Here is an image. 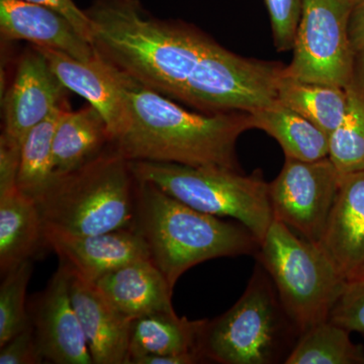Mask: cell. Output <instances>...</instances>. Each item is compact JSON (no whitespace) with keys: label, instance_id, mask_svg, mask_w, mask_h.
I'll use <instances>...</instances> for the list:
<instances>
[{"label":"cell","instance_id":"cell-1","mask_svg":"<svg viewBox=\"0 0 364 364\" xmlns=\"http://www.w3.org/2000/svg\"><path fill=\"white\" fill-rule=\"evenodd\" d=\"M130 109V126L112 143L129 161L176 163L240 170L236 143L254 129L248 112L196 114L112 65Z\"/></svg>","mask_w":364,"mask_h":364},{"label":"cell","instance_id":"cell-2","mask_svg":"<svg viewBox=\"0 0 364 364\" xmlns=\"http://www.w3.org/2000/svg\"><path fill=\"white\" fill-rule=\"evenodd\" d=\"M95 52L139 83L181 100L215 41L195 26L158 20L138 0H97L86 9Z\"/></svg>","mask_w":364,"mask_h":364},{"label":"cell","instance_id":"cell-3","mask_svg":"<svg viewBox=\"0 0 364 364\" xmlns=\"http://www.w3.org/2000/svg\"><path fill=\"white\" fill-rule=\"evenodd\" d=\"M134 230L174 289L189 268L220 257L256 254L259 242L243 225L223 221L136 179Z\"/></svg>","mask_w":364,"mask_h":364},{"label":"cell","instance_id":"cell-4","mask_svg":"<svg viewBox=\"0 0 364 364\" xmlns=\"http://www.w3.org/2000/svg\"><path fill=\"white\" fill-rule=\"evenodd\" d=\"M36 202L44 229L78 236L133 229L136 178L130 161L111 145L80 168L55 176Z\"/></svg>","mask_w":364,"mask_h":364},{"label":"cell","instance_id":"cell-5","mask_svg":"<svg viewBox=\"0 0 364 364\" xmlns=\"http://www.w3.org/2000/svg\"><path fill=\"white\" fill-rule=\"evenodd\" d=\"M299 336L272 280L257 261L241 298L226 313L207 318L198 351L203 363H284Z\"/></svg>","mask_w":364,"mask_h":364},{"label":"cell","instance_id":"cell-6","mask_svg":"<svg viewBox=\"0 0 364 364\" xmlns=\"http://www.w3.org/2000/svg\"><path fill=\"white\" fill-rule=\"evenodd\" d=\"M255 255L301 334L329 320L348 282L320 244L273 220Z\"/></svg>","mask_w":364,"mask_h":364},{"label":"cell","instance_id":"cell-7","mask_svg":"<svg viewBox=\"0 0 364 364\" xmlns=\"http://www.w3.org/2000/svg\"><path fill=\"white\" fill-rule=\"evenodd\" d=\"M130 166L136 181L151 182L205 214L236 220L259 244L274 220L269 183L259 171L243 176L225 167L153 161H130Z\"/></svg>","mask_w":364,"mask_h":364},{"label":"cell","instance_id":"cell-8","mask_svg":"<svg viewBox=\"0 0 364 364\" xmlns=\"http://www.w3.org/2000/svg\"><path fill=\"white\" fill-rule=\"evenodd\" d=\"M284 67L239 56L215 42L188 79L181 102L205 114H252L279 100Z\"/></svg>","mask_w":364,"mask_h":364},{"label":"cell","instance_id":"cell-9","mask_svg":"<svg viewBox=\"0 0 364 364\" xmlns=\"http://www.w3.org/2000/svg\"><path fill=\"white\" fill-rule=\"evenodd\" d=\"M352 6L353 0H303L293 60L284 76L346 87L356 57L348 33Z\"/></svg>","mask_w":364,"mask_h":364},{"label":"cell","instance_id":"cell-10","mask_svg":"<svg viewBox=\"0 0 364 364\" xmlns=\"http://www.w3.org/2000/svg\"><path fill=\"white\" fill-rule=\"evenodd\" d=\"M341 174L329 157L316 161L286 157L282 171L269 183L274 220L318 243L338 195Z\"/></svg>","mask_w":364,"mask_h":364},{"label":"cell","instance_id":"cell-11","mask_svg":"<svg viewBox=\"0 0 364 364\" xmlns=\"http://www.w3.org/2000/svg\"><path fill=\"white\" fill-rule=\"evenodd\" d=\"M71 273L60 263L44 291L28 306L43 358L55 364H95L70 294Z\"/></svg>","mask_w":364,"mask_h":364},{"label":"cell","instance_id":"cell-12","mask_svg":"<svg viewBox=\"0 0 364 364\" xmlns=\"http://www.w3.org/2000/svg\"><path fill=\"white\" fill-rule=\"evenodd\" d=\"M66 87L35 47L21 56L11 87L2 100V136L21 144L28 132L63 105Z\"/></svg>","mask_w":364,"mask_h":364},{"label":"cell","instance_id":"cell-13","mask_svg":"<svg viewBox=\"0 0 364 364\" xmlns=\"http://www.w3.org/2000/svg\"><path fill=\"white\" fill-rule=\"evenodd\" d=\"M44 240L61 264L90 284L133 261L151 259L147 244L134 229L85 236L44 229Z\"/></svg>","mask_w":364,"mask_h":364},{"label":"cell","instance_id":"cell-14","mask_svg":"<svg viewBox=\"0 0 364 364\" xmlns=\"http://www.w3.org/2000/svg\"><path fill=\"white\" fill-rule=\"evenodd\" d=\"M42 53L66 90L77 93L97 109L107 123L112 143L130 126L128 102L109 62L100 57L80 61L51 48L33 46Z\"/></svg>","mask_w":364,"mask_h":364},{"label":"cell","instance_id":"cell-15","mask_svg":"<svg viewBox=\"0 0 364 364\" xmlns=\"http://www.w3.org/2000/svg\"><path fill=\"white\" fill-rule=\"evenodd\" d=\"M0 33L6 42L28 41L33 46L51 48L80 61H92L97 57L93 46L63 14L42 4L0 0Z\"/></svg>","mask_w":364,"mask_h":364},{"label":"cell","instance_id":"cell-16","mask_svg":"<svg viewBox=\"0 0 364 364\" xmlns=\"http://www.w3.org/2000/svg\"><path fill=\"white\" fill-rule=\"evenodd\" d=\"M318 244L347 282L364 277V171L341 174L338 195Z\"/></svg>","mask_w":364,"mask_h":364},{"label":"cell","instance_id":"cell-17","mask_svg":"<svg viewBox=\"0 0 364 364\" xmlns=\"http://www.w3.org/2000/svg\"><path fill=\"white\" fill-rule=\"evenodd\" d=\"M70 273L72 303L93 363L129 364L132 321L122 315L95 284Z\"/></svg>","mask_w":364,"mask_h":364},{"label":"cell","instance_id":"cell-18","mask_svg":"<svg viewBox=\"0 0 364 364\" xmlns=\"http://www.w3.org/2000/svg\"><path fill=\"white\" fill-rule=\"evenodd\" d=\"M95 287L122 315L134 318L174 311L173 289L151 259H141L112 270Z\"/></svg>","mask_w":364,"mask_h":364},{"label":"cell","instance_id":"cell-19","mask_svg":"<svg viewBox=\"0 0 364 364\" xmlns=\"http://www.w3.org/2000/svg\"><path fill=\"white\" fill-rule=\"evenodd\" d=\"M44 227L37 202L18 186L0 193L1 275L32 259L44 247Z\"/></svg>","mask_w":364,"mask_h":364},{"label":"cell","instance_id":"cell-20","mask_svg":"<svg viewBox=\"0 0 364 364\" xmlns=\"http://www.w3.org/2000/svg\"><path fill=\"white\" fill-rule=\"evenodd\" d=\"M107 145H112V136L97 109L90 105L77 112L64 109L53 140L55 173L80 168L107 150Z\"/></svg>","mask_w":364,"mask_h":364},{"label":"cell","instance_id":"cell-21","mask_svg":"<svg viewBox=\"0 0 364 364\" xmlns=\"http://www.w3.org/2000/svg\"><path fill=\"white\" fill-rule=\"evenodd\" d=\"M207 318L189 320L174 311L149 314L131 323L130 360L148 355L198 353V344Z\"/></svg>","mask_w":364,"mask_h":364},{"label":"cell","instance_id":"cell-22","mask_svg":"<svg viewBox=\"0 0 364 364\" xmlns=\"http://www.w3.org/2000/svg\"><path fill=\"white\" fill-rule=\"evenodd\" d=\"M250 114L254 129H260L274 138L286 157L301 161L329 157L330 136L279 100Z\"/></svg>","mask_w":364,"mask_h":364},{"label":"cell","instance_id":"cell-23","mask_svg":"<svg viewBox=\"0 0 364 364\" xmlns=\"http://www.w3.org/2000/svg\"><path fill=\"white\" fill-rule=\"evenodd\" d=\"M345 90L346 112L329 142V158L340 174L364 171V51L356 53L353 74Z\"/></svg>","mask_w":364,"mask_h":364},{"label":"cell","instance_id":"cell-24","mask_svg":"<svg viewBox=\"0 0 364 364\" xmlns=\"http://www.w3.org/2000/svg\"><path fill=\"white\" fill-rule=\"evenodd\" d=\"M279 100L329 136L341 124L347 107L345 88L286 76L280 81Z\"/></svg>","mask_w":364,"mask_h":364},{"label":"cell","instance_id":"cell-25","mask_svg":"<svg viewBox=\"0 0 364 364\" xmlns=\"http://www.w3.org/2000/svg\"><path fill=\"white\" fill-rule=\"evenodd\" d=\"M64 109V105L56 107L44 122L28 132L21 142L18 188L35 200L45 193L56 176L53 140Z\"/></svg>","mask_w":364,"mask_h":364},{"label":"cell","instance_id":"cell-26","mask_svg":"<svg viewBox=\"0 0 364 364\" xmlns=\"http://www.w3.org/2000/svg\"><path fill=\"white\" fill-rule=\"evenodd\" d=\"M331 321L301 333L286 364H364V348Z\"/></svg>","mask_w":364,"mask_h":364},{"label":"cell","instance_id":"cell-27","mask_svg":"<svg viewBox=\"0 0 364 364\" xmlns=\"http://www.w3.org/2000/svg\"><path fill=\"white\" fill-rule=\"evenodd\" d=\"M28 260L2 277L0 286V347L30 325L26 289L32 277Z\"/></svg>","mask_w":364,"mask_h":364},{"label":"cell","instance_id":"cell-28","mask_svg":"<svg viewBox=\"0 0 364 364\" xmlns=\"http://www.w3.org/2000/svg\"><path fill=\"white\" fill-rule=\"evenodd\" d=\"M273 42L279 52L293 51L303 0H265Z\"/></svg>","mask_w":364,"mask_h":364},{"label":"cell","instance_id":"cell-29","mask_svg":"<svg viewBox=\"0 0 364 364\" xmlns=\"http://www.w3.org/2000/svg\"><path fill=\"white\" fill-rule=\"evenodd\" d=\"M329 320L348 331L364 334V277L347 284Z\"/></svg>","mask_w":364,"mask_h":364},{"label":"cell","instance_id":"cell-30","mask_svg":"<svg viewBox=\"0 0 364 364\" xmlns=\"http://www.w3.org/2000/svg\"><path fill=\"white\" fill-rule=\"evenodd\" d=\"M44 361L31 323L0 347V364H39Z\"/></svg>","mask_w":364,"mask_h":364},{"label":"cell","instance_id":"cell-31","mask_svg":"<svg viewBox=\"0 0 364 364\" xmlns=\"http://www.w3.org/2000/svg\"><path fill=\"white\" fill-rule=\"evenodd\" d=\"M21 144L0 136V193L18 186Z\"/></svg>","mask_w":364,"mask_h":364},{"label":"cell","instance_id":"cell-32","mask_svg":"<svg viewBox=\"0 0 364 364\" xmlns=\"http://www.w3.org/2000/svg\"><path fill=\"white\" fill-rule=\"evenodd\" d=\"M33 4L51 7L70 21L74 28L91 44V25L85 11H81L73 0H25ZM92 45V44H91Z\"/></svg>","mask_w":364,"mask_h":364},{"label":"cell","instance_id":"cell-33","mask_svg":"<svg viewBox=\"0 0 364 364\" xmlns=\"http://www.w3.org/2000/svg\"><path fill=\"white\" fill-rule=\"evenodd\" d=\"M349 39L355 53L364 51V0H353L348 25Z\"/></svg>","mask_w":364,"mask_h":364},{"label":"cell","instance_id":"cell-34","mask_svg":"<svg viewBox=\"0 0 364 364\" xmlns=\"http://www.w3.org/2000/svg\"><path fill=\"white\" fill-rule=\"evenodd\" d=\"M203 363L198 353L148 355L136 358L132 364H195Z\"/></svg>","mask_w":364,"mask_h":364}]
</instances>
